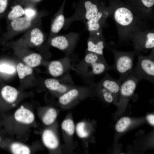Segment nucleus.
Masks as SVG:
<instances>
[{"label": "nucleus", "instance_id": "9b49d317", "mask_svg": "<svg viewBox=\"0 0 154 154\" xmlns=\"http://www.w3.org/2000/svg\"><path fill=\"white\" fill-rule=\"evenodd\" d=\"M121 82L120 79H114L106 73L104 77L98 83L113 94H116L119 92Z\"/></svg>", "mask_w": 154, "mask_h": 154}, {"label": "nucleus", "instance_id": "c756f323", "mask_svg": "<svg viewBox=\"0 0 154 154\" xmlns=\"http://www.w3.org/2000/svg\"><path fill=\"white\" fill-rule=\"evenodd\" d=\"M9 0H0V14L3 13L7 7Z\"/></svg>", "mask_w": 154, "mask_h": 154}, {"label": "nucleus", "instance_id": "2f4dec72", "mask_svg": "<svg viewBox=\"0 0 154 154\" xmlns=\"http://www.w3.org/2000/svg\"><path fill=\"white\" fill-rule=\"evenodd\" d=\"M30 1L34 2H38L40 0H30Z\"/></svg>", "mask_w": 154, "mask_h": 154}, {"label": "nucleus", "instance_id": "5701e85b", "mask_svg": "<svg viewBox=\"0 0 154 154\" xmlns=\"http://www.w3.org/2000/svg\"><path fill=\"white\" fill-rule=\"evenodd\" d=\"M57 112L55 109L51 108L48 110L42 118V121L46 125H49L55 120L57 117Z\"/></svg>", "mask_w": 154, "mask_h": 154}, {"label": "nucleus", "instance_id": "f3484780", "mask_svg": "<svg viewBox=\"0 0 154 154\" xmlns=\"http://www.w3.org/2000/svg\"><path fill=\"white\" fill-rule=\"evenodd\" d=\"M1 94L6 101L11 103L14 102L17 99L18 92L15 88L11 86H6L1 90Z\"/></svg>", "mask_w": 154, "mask_h": 154}, {"label": "nucleus", "instance_id": "20e7f679", "mask_svg": "<svg viewBox=\"0 0 154 154\" xmlns=\"http://www.w3.org/2000/svg\"><path fill=\"white\" fill-rule=\"evenodd\" d=\"M131 40L136 54L146 53L154 48V30L145 28L136 33Z\"/></svg>", "mask_w": 154, "mask_h": 154}, {"label": "nucleus", "instance_id": "dca6fc26", "mask_svg": "<svg viewBox=\"0 0 154 154\" xmlns=\"http://www.w3.org/2000/svg\"><path fill=\"white\" fill-rule=\"evenodd\" d=\"M44 84L46 87L48 89L60 93H64L67 90V88L66 85L60 83L55 79H47L45 80Z\"/></svg>", "mask_w": 154, "mask_h": 154}, {"label": "nucleus", "instance_id": "ddd939ff", "mask_svg": "<svg viewBox=\"0 0 154 154\" xmlns=\"http://www.w3.org/2000/svg\"><path fill=\"white\" fill-rule=\"evenodd\" d=\"M66 0H64L60 8L58 13L54 18L51 27V32L53 33H58L65 24V19L63 14Z\"/></svg>", "mask_w": 154, "mask_h": 154}, {"label": "nucleus", "instance_id": "6ab92c4d", "mask_svg": "<svg viewBox=\"0 0 154 154\" xmlns=\"http://www.w3.org/2000/svg\"><path fill=\"white\" fill-rule=\"evenodd\" d=\"M78 94V91L77 89H72L61 96L59 98V102L62 104L66 105L76 98Z\"/></svg>", "mask_w": 154, "mask_h": 154}, {"label": "nucleus", "instance_id": "2eb2a0df", "mask_svg": "<svg viewBox=\"0 0 154 154\" xmlns=\"http://www.w3.org/2000/svg\"><path fill=\"white\" fill-rule=\"evenodd\" d=\"M32 19L25 17H19L12 20L11 25L15 31H21L28 28L31 24Z\"/></svg>", "mask_w": 154, "mask_h": 154}, {"label": "nucleus", "instance_id": "7ed1b4c3", "mask_svg": "<svg viewBox=\"0 0 154 154\" xmlns=\"http://www.w3.org/2000/svg\"><path fill=\"white\" fill-rule=\"evenodd\" d=\"M138 56L137 62L133 68L131 74L138 79L147 80L154 83V50L150 54L144 56L141 54Z\"/></svg>", "mask_w": 154, "mask_h": 154}, {"label": "nucleus", "instance_id": "cd10ccee", "mask_svg": "<svg viewBox=\"0 0 154 154\" xmlns=\"http://www.w3.org/2000/svg\"><path fill=\"white\" fill-rule=\"evenodd\" d=\"M15 71L13 66L5 64H0V72L7 74H12Z\"/></svg>", "mask_w": 154, "mask_h": 154}, {"label": "nucleus", "instance_id": "aec40b11", "mask_svg": "<svg viewBox=\"0 0 154 154\" xmlns=\"http://www.w3.org/2000/svg\"><path fill=\"white\" fill-rule=\"evenodd\" d=\"M42 58L40 54L34 53L24 58L23 61L27 66L30 67H35L40 64Z\"/></svg>", "mask_w": 154, "mask_h": 154}, {"label": "nucleus", "instance_id": "393cba45", "mask_svg": "<svg viewBox=\"0 0 154 154\" xmlns=\"http://www.w3.org/2000/svg\"><path fill=\"white\" fill-rule=\"evenodd\" d=\"M131 123V120L129 118L123 117L117 122L115 127L116 129L119 132H123L128 127Z\"/></svg>", "mask_w": 154, "mask_h": 154}, {"label": "nucleus", "instance_id": "39448f33", "mask_svg": "<svg viewBox=\"0 0 154 154\" xmlns=\"http://www.w3.org/2000/svg\"><path fill=\"white\" fill-rule=\"evenodd\" d=\"M94 1L79 0L73 19L81 20L85 23L94 18L102 7L99 6L98 3Z\"/></svg>", "mask_w": 154, "mask_h": 154}, {"label": "nucleus", "instance_id": "f257e3e1", "mask_svg": "<svg viewBox=\"0 0 154 154\" xmlns=\"http://www.w3.org/2000/svg\"><path fill=\"white\" fill-rule=\"evenodd\" d=\"M109 10V16L115 23L121 41L125 42L131 40L136 33L145 29L144 23L130 9L122 6Z\"/></svg>", "mask_w": 154, "mask_h": 154}, {"label": "nucleus", "instance_id": "f03ea898", "mask_svg": "<svg viewBox=\"0 0 154 154\" xmlns=\"http://www.w3.org/2000/svg\"><path fill=\"white\" fill-rule=\"evenodd\" d=\"M114 58V62L111 66L119 75V79L122 81L131 74L133 69V61L136 54L133 50L130 51H122L110 49Z\"/></svg>", "mask_w": 154, "mask_h": 154}, {"label": "nucleus", "instance_id": "423d86ee", "mask_svg": "<svg viewBox=\"0 0 154 154\" xmlns=\"http://www.w3.org/2000/svg\"><path fill=\"white\" fill-rule=\"evenodd\" d=\"M84 61L89 69L90 76L100 75L112 70L111 66L107 63L103 55L88 52L84 57Z\"/></svg>", "mask_w": 154, "mask_h": 154}, {"label": "nucleus", "instance_id": "6e6552de", "mask_svg": "<svg viewBox=\"0 0 154 154\" xmlns=\"http://www.w3.org/2000/svg\"><path fill=\"white\" fill-rule=\"evenodd\" d=\"M102 32L89 33L87 42L88 52L103 55V50L106 45Z\"/></svg>", "mask_w": 154, "mask_h": 154}, {"label": "nucleus", "instance_id": "1a4fd4ad", "mask_svg": "<svg viewBox=\"0 0 154 154\" xmlns=\"http://www.w3.org/2000/svg\"><path fill=\"white\" fill-rule=\"evenodd\" d=\"M79 36L78 34L74 33L56 36L52 39L51 44L54 47L65 50L69 48L72 42L75 40Z\"/></svg>", "mask_w": 154, "mask_h": 154}, {"label": "nucleus", "instance_id": "7c9ffc66", "mask_svg": "<svg viewBox=\"0 0 154 154\" xmlns=\"http://www.w3.org/2000/svg\"><path fill=\"white\" fill-rule=\"evenodd\" d=\"M146 119L148 122L152 125L154 124V116L153 114L148 115L146 117Z\"/></svg>", "mask_w": 154, "mask_h": 154}, {"label": "nucleus", "instance_id": "a878e982", "mask_svg": "<svg viewBox=\"0 0 154 154\" xmlns=\"http://www.w3.org/2000/svg\"><path fill=\"white\" fill-rule=\"evenodd\" d=\"M61 127L62 129L68 135H72L74 131V125L73 121L70 119L64 120L62 122Z\"/></svg>", "mask_w": 154, "mask_h": 154}, {"label": "nucleus", "instance_id": "9d476101", "mask_svg": "<svg viewBox=\"0 0 154 154\" xmlns=\"http://www.w3.org/2000/svg\"><path fill=\"white\" fill-rule=\"evenodd\" d=\"M44 40V36L39 29L35 28L29 31L20 38V41L29 46H37L41 44Z\"/></svg>", "mask_w": 154, "mask_h": 154}, {"label": "nucleus", "instance_id": "4be33fe9", "mask_svg": "<svg viewBox=\"0 0 154 154\" xmlns=\"http://www.w3.org/2000/svg\"><path fill=\"white\" fill-rule=\"evenodd\" d=\"M11 149L13 153L15 154H29L30 153V150L28 147L17 143L12 144Z\"/></svg>", "mask_w": 154, "mask_h": 154}, {"label": "nucleus", "instance_id": "412c9836", "mask_svg": "<svg viewBox=\"0 0 154 154\" xmlns=\"http://www.w3.org/2000/svg\"><path fill=\"white\" fill-rule=\"evenodd\" d=\"M25 9L21 5L17 4L14 5L7 15L8 19L10 20L19 18L24 14Z\"/></svg>", "mask_w": 154, "mask_h": 154}, {"label": "nucleus", "instance_id": "f8f14e48", "mask_svg": "<svg viewBox=\"0 0 154 154\" xmlns=\"http://www.w3.org/2000/svg\"><path fill=\"white\" fill-rule=\"evenodd\" d=\"M14 117L18 122L27 124L31 123L34 119V116L33 113L29 110L23 107L15 112Z\"/></svg>", "mask_w": 154, "mask_h": 154}, {"label": "nucleus", "instance_id": "a211bd4d", "mask_svg": "<svg viewBox=\"0 0 154 154\" xmlns=\"http://www.w3.org/2000/svg\"><path fill=\"white\" fill-rule=\"evenodd\" d=\"M48 70L52 76L54 77H58L63 74L64 70V66L61 62L54 61L50 64Z\"/></svg>", "mask_w": 154, "mask_h": 154}, {"label": "nucleus", "instance_id": "0eeeda50", "mask_svg": "<svg viewBox=\"0 0 154 154\" xmlns=\"http://www.w3.org/2000/svg\"><path fill=\"white\" fill-rule=\"evenodd\" d=\"M109 15V10L102 7L94 18L85 23L89 33L102 31Z\"/></svg>", "mask_w": 154, "mask_h": 154}, {"label": "nucleus", "instance_id": "4468645a", "mask_svg": "<svg viewBox=\"0 0 154 154\" xmlns=\"http://www.w3.org/2000/svg\"><path fill=\"white\" fill-rule=\"evenodd\" d=\"M42 138L45 145L50 149H54L58 145V141L53 132L49 129L45 130L43 132Z\"/></svg>", "mask_w": 154, "mask_h": 154}, {"label": "nucleus", "instance_id": "c85d7f7f", "mask_svg": "<svg viewBox=\"0 0 154 154\" xmlns=\"http://www.w3.org/2000/svg\"><path fill=\"white\" fill-rule=\"evenodd\" d=\"M35 11L33 8L27 7L25 10V16L32 19L35 15Z\"/></svg>", "mask_w": 154, "mask_h": 154}, {"label": "nucleus", "instance_id": "b1692460", "mask_svg": "<svg viewBox=\"0 0 154 154\" xmlns=\"http://www.w3.org/2000/svg\"><path fill=\"white\" fill-rule=\"evenodd\" d=\"M17 69L19 77L21 79L31 74L33 72V70L31 67L24 65L21 63L17 65Z\"/></svg>", "mask_w": 154, "mask_h": 154}, {"label": "nucleus", "instance_id": "473e14b6", "mask_svg": "<svg viewBox=\"0 0 154 154\" xmlns=\"http://www.w3.org/2000/svg\"><path fill=\"white\" fill-rule=\"evenodd\" d=\"M1 139L0 137V142H1Z\"/></svg>", "mask_w": 154, "mask_h": 154}, {"label": "nucleus", "instance_id": "bb28decb", "mask_svg": "<svg viewBox=\"0 0 154 154\" xmlns=\"http://www.w3.org/2000/svg\"><path fill=\"white\" fill-rule=\"evenodd\" d=\"M85 124L84 122H80L76 126V132L77 135L80 137L85 138L88 136V133L85 129Z\"/></svg>", "mask_w": 154, "mask_h": 154}]
</instances>
